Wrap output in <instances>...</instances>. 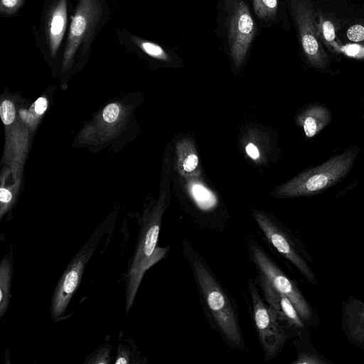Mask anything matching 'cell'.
Masks as SVG:
<instances>
[{"label":"cell","instance_id":"cell-31","mask_svg":"<svg viewBox=\"0 0 364 364\" xmlns=\"http://www.w3.org/2000/svg\"><path fill=\"white\" fill-rule=\"evenodd\" d=\"M13 198L12 193L6 188H0V200L2 204L9 203Z\"/></svg>","mask_w":364,"mask_h":364},{"label":"cell","instance_id":"cell-24","mask_svg":"<svg viewBox=\"0 0 364 364\" xmlns=\"http://www.w3.org/2000/svg\"><path fill=\"white\" fill-rule=\"evenodd\" d=\"M347 37L354 42L364 40V27L359 24L352 26L347 31Z\"/></svg>","mask_w":364,"mask_h":364},{"label":"cell","instance_id":"cell-28","mask_svg":"<svg viewBox=\"0 0 364 364\" xmlns=\"http://www.w3.org/2000/svg\"><path fill=\"white\" fill-rule=\"evenodd\" d=\"M245 151L248 156L252 160L257 161L259 156V150L253 143H248L245 146Z\"/></svg>","mask_w":364,"mask_h":364},{"label":"cell","instance_id":"cell-12","mask_svg":"<svg viewBox=\"0 0 364 364\" xmlns=\"http://www.w3.org/2000/svg\"><path fill=\"white\" fill-rule=\"evenodd\" d=\"M332 119L331 111L320 103L306 106L296 117V124L301 127L307 138H312L320 133Z\"/></svg>","mask_w":364,"mask_h":364},{"label":"cell","instance_id":"cell-27","mask_svg":"<svg viewBox=\"0 0 364 364\" xmlns=\"http://www.w3.org/2000/svg\"><path fill=\"white\" fill-rule=\"evenodd\" d=\"M129 363V352L124 346L118 348L116 364H127Z\"/></svg>","mask_w":364,"mask_h":364},{"label":"cell","instance_id":"cell-6","mask_svg":"<svg viewBox=\"0 0 364 364\" xmlns=\"http://www.w3.org/2000/svg\"><path fill=\"white\" fill-rule=\"evenodd\" d=\"M259 231L267 243L289 262L311 284H316V276L309 263V257L294 234L270 214L252 210Z\"/></svg>","mask_w":364,"mask_h":364},{"label":"cell","instance_id":"cell-19","mask_svg":"<svg viewBox=\"0 0 364 364\" xmlns=\"http://www.w3.org/2000/svg\"><path fill=\"white\" fill-rule=\"evenodd\" d=\"M296 358L293 364H326L330 362L319 354L296 346Z\"/></svg>","mask_w":364,"mask_h":364},{"label":"cell","instance_id":"cell-5","mask_svg":"<svg viewBox=\"0 0 364 364\" xmlns=\"http://www.w3.org/2000/svg\"><path fill=\"white\" fill-rule=\"evenodd\" d=\"M248 257L257 274L265 278L293 303L305 323L314 324V312L296 284L278 266L264 248L249 235L245 240Z\"/></svg>","mask_w":364,"mask_h":364},{"label":"cell","instance_id":"cell-26","mask_svg":"<svg viewBox=\"0 0 364 364\" xmlns=\"http://www.w3.org/2000/svg\"><path fill=\"white\" fill-rule=\"evenodd\" d=\"M322 30L323 36L327 41L330 42L334 40L336 37L335 28L331 21H325L322 25Z\"/></svg>","mask_w":364,"mask_h":364},{"label":"cell","instance_id":"cell-3","mask_svg":"<svg viewBox=\"0 0 364 364\" xmlns=\"http://www.w3.org/2000/svg\"><path fill=\"white\" fill-rule=\"evenodd\" d=\"M165 202L159 203L145 220L139 232L136 248L127 274L126 311L131 309L145 272L162 259L168 247L157 246Z\"/></svg>","mask_w":364,"mask_h":364},{"label":"cell","instance_id":"cell-4","mask_svg":"<svg viewBox=\"0 0 364 364\" xmlns=\"http://www.w3.org/2000/svg\"><path fill=\"white\" fill-rule=\"evenodd\" d=\"M255 282L249 279L247 290L252 306L254 325L266 361L275 358L296 329L284 321L264 301Z\"/></svg>","mask_w":364,"mask_h":364},{"label":"cell","instance_id":"cell-1","mask_svg":"<svg viewBox=\"0 0 364 364\" xmlns=\"http://www.w3.org/2000/svg\"><path fill=\"white\" fill-rule=\"evenodd\" d=\"M181 247L211 328L229 347L247 351L237 307L232 296L189 240L183 239Z\"/></svg>","mask_w":364,"mask_h":364},{"label":"cell","instance_id":"cell-30","mask_svg":"<svg viewBox=\"0 0 364 364\" xmlns=\"http://www.w3.org/2000/svg\"><path fill=\"white\" fill-rule=\"evenodd\" d=\"M47 109V100L44 97H39L35 102L34 109L36 114H42Z\"/></svg>","mask_w":364,"mask_h":364},{"label":"cell","instance_id":"cell-15","mask_svg":"<svg viewBox=\"0 0 364 364\" xmlns=\"http://www.w3.org/2000/svg\"><path fill=\"white\" fill-rule=\"evenodd\" d=\"M186 191L196 208L204 214L215 211L219 206L218 196L199 178L187 179Z\"/></svg>","mask_w":364,"mask_h":364},{"label":"cell","instance_id":"cell-9","mask_svg":"<svg viewBox=\"0 0 364 364\" xmlns=\"http://www.w3.org/2000/svg\"><path fill=\"white\" fill-rule=\"evenodd\" d=\"M98 0H79L70 26L64 53V63L68 64L94 28L100 17Z\"/></svg>","mask_w":364,"mask_h":364},{"label":"cell","instance_id":"cell-16","mask_svg":"<svg viewBox=\"0 0 364 364\" xmlns=\"http://www.w3.org/2000/svg\"><path fill=\"white\" fill-rule=\"evenodd\" d=\"M12 278V263L6 255L0 264V316L6 312L10 298L11 283Z\"/></svg>","mask_w":364,"mask_h":364},{"label":"cell","instance_id":"cell-29","mask_svg":"<svg viewBox=\"0 0 364 364\" xmlns=\"http://www.w3.org/2000/svg\"><path fill=\"white\" fill-rule=\"evenodd\" d=\"M364 48L358 45H350L345 48V52L350 56L362 57L364 55Z\"/></svg>","mask_w":364,"mask_h":364},{"label":"cell","instance_id":"cell-23","mask_svg":"<svg viewBox=\"0 0 364 364\" xmlns=\"http://www.w3.org/2000/svg\"><path fill=\"white\" fill-rule=\"evenodd\" d=\"M119 114V108L117 105L111 103L107 105L102 112V117L105 122L112 123L117 120Z\"/></svg>","mask_w":364,"mask_h":364},{"label":"cell","instance_id":"cell-7","mask_svg":"<svg viewBox=\"0 0 364 364\" xmlns=\"http://www.w3.org/2000/svg\"><path fill=\"white\" fill-rule=\"evenodd\" d=\"M227 41L230 58L236 68L245 60L252 45L255 24L245 0H226Z\"/></svg>","mask_w":364,"mask_h":364},{"label":"cell","instance_id":"cell-13","mask_svg":"<svg viewBox=\"0 0 364 364\" xmlns=\"http://www.w3.org/2000/svg\"><path fill=\"white\" fill-rule=\"evenodd\" d=\"M176 170L184 178H200L201 170L195 144L191 139L184 138L176 143Z\"/></svg>","mask_w":364,"mask_h":364},{"label":"cell","instance_id":"cell-17","mask_svg":"<svg viewBox=\"0 0 364 364\" xmlns=\"http://www.w3.org/2000/svg\"><path fill=\"white\" fill-rule=\"evenodd\" d=\"M132 41L148 55L164 61L171 60L168 54L159 45L136 36H133Z\"/></svg>","mask_w":364,"mask_h":364},{"label":"cell","instance_id":"cell-8","mask_svg":"<svg viewBox=\"0 0 364 364\" xmlns=\"http://www.w3.org/2000/svg\"><path fill=\"white\" fill-rule=\"evenodd\" d=\"M95 246L85 245L70 262L57 284L50 304V314L54 320L60 318L77 289Z\"/></svg>","mask_w":364,"mask_h":364},{"label":"cell","instance_id":"cell-2","mask_svg":"<svg viewBox=\"0 0 364 364\" xmlns=\"http://www.w3.org/2000/svg\"><path fill=\"white\" fill-rule=\"evenodd\" d=\"M359 149L352 146L320 165L307 168L274 189L276 198H297L317 194L337 183L351 170Z\"/></svg>","mask_w":364,"mask_h":364},{"label":"cell","instance_id":"cell-14","mask_svg":"<svg viewBox=\"0 0 364 364\" xmlns=\"http://www.w3.org/2000/svg\"><path fill=\"white\" fill-rule=\"evenodd\" d=\"M67 25V0H58L50 13L48 37L50 53L54 56L58 50Z\"/></svg>","mask_w":364,"mask_h":364},{"label":"cell","instance_id":"cell-25","mask_svg":"<svg viewBox=\"0 0 364 364\" xmlns=\"http://www.w3.org/2000/svg\"><path fill=\"white\" fill-rule=\"evenodd\" d=\"M110 348H103L96 354L92 360L89 361L91 363H109V354Z\"/></svg>","mask_w":364,"mask_h":364},{"label":"cell","instance_id":"cell-22","mask_svg":"<svg viewBox=\"0 0 364 364\" xmlns=\"http://www.w3.org/2000/svg\"><path fill=\"white\" fill-rule=\"evenodd\" d=\"M23 0H0V10L5 14L15 13L22 5Z\"/></svg>","mask_w":364,"mask_h":364},{"label":"cell","instance_id":"cell-21","mask_svg":"<svg viewBox=\"0 0 364 364\" xmlns=\"http://www.w3.org/2000/svg\"><path fill=\"white\" fill-rule=\"evenodd\" d=\"M301 43L304 52L310 57H314L318 52V45L315 37L309 33H305L301 37Z\"/></svg>","mask_w":364,"mask_h":364},{"label":"cell","instance_id":"cell-11","mask_svg":"<svg viewBox=\"0 0 364 364\" xmlns=\"http://www.w3.org/2000/svg\"><path fill=\"white\" fill-rule=\"evenodd\" d=\"M342 327L348 339L364 349V302L353 296L344 302Z\"/></svg>","mask_w":364,"mask_h":364},{"label":"cell","instance_id":"cell-18","mask_svg":"<svg viewBox=\"0 0 364 364\" xmlns=\"http://www.w3.org/2000/svg\"><path fill=\"white\" fill-rule=\"evenodd\" d=\"M254 12L259 19L269 21L276 14L278 0H252Z\"/></svg>","mask_w":364,"mask_h":364},{"label":"cell","instance_id":"cell-10","mask_svg":"<svg viewBox=\"0 0 364 364\" xmlns=\"http://www.w3.org/2000/svg\"><path fill=\"white\" fill-rule=\"evenodd\" d=\"M257 279L264 301L278 316L297 331L305 328V323L290 299L277 290L263 277L257 274Z\"/></svg>","mask_w":364,"mask_h":364},{"label":"cell","instance_id":"cell-32","mask_svg":"<svg viewBox=\"0 0 364 364\" xmlns=\"http://www.w3.org/2000/svg\"><path fill=\"white\" fill-rule=\"evenodd\" d=\"M20 114H21L22 119L24 120L25 122H28L33 119L32 114H31L30 112H28L26 110L21 111Z\"/></svg>","mask_w":364,"mask_h":364},{"label":"cell","instance_id":"cell-20","mask_svg":"<svg viewBox=\"0 0 364 364\" xmlns=\"http://www.w3.org/2000/svg\"><path fill=\"white\" fill-rule=\"evenodd\" d=\"M16 111L14 104L9 100H4L0 106V115L5 125L11 124L15 119Z\"/></svg>","mask_w":364,"mask_h":364}]
</instances>
